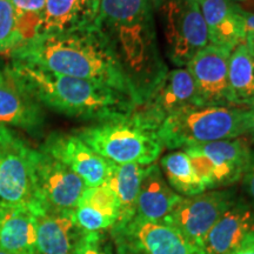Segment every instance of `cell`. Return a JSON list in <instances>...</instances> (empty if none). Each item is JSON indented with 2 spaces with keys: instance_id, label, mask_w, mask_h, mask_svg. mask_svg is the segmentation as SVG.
<instances>
[{
  "instance_id": "6da1fadb",
  "label": "cell",
  "mask_w": 254,
  "mask_h": 254,
  "mask_svg": "<svg viewBox=\"0 0 254 254\" xmlns=\"http://www.w3.org/2000/svg\"><path fill=\"white\" fill-rule=\"evenodd\" d=\"M95 26L141 106L168 72L152 0H100Z\"/></svg>"
},
{
  "instance_id": "7a4b0ae2",
  "label": "cell",
  "mask_w": 254,
  "mask_h": 254,
  "mask_svg": "<svg viewBox=\"0 0 254 254\" xmlns=\"http://www.w3.org/2000/svg\"><path fill=\"white\" fill-rule=\"evenodd\" d=\"M8 57L11 62L106 85L127 94L136 104L131 85L95 25L82 30L38 34Z\"/></svg>"
},
{
  "instance_id": "3957f363",
  "label": "cell",
  "mask_w": 254,
  "mask_h": 254,
  "mask_svg": "<svg viewBox=\"0 0 254 254\" xmlns=\"http://www.w3.org/2000/svg\"><path fill=\"white\" fill-rule=\"evenodd\" d=\"M4 75L41 106L86 122L120 118L138 107L131 97L106 85L58 74L28 64L11 62Z\"/></svg>"
},
{
  "instance_id": "277c9868",
  "label": "cell",
  "mask_w": 254,
  "mask_h": 254,
  "mask_svg": "<svg viewBox=\"0 0 254 254\" xmlns=\"http://www.w3.org/2000/svg\"><path fill=\"white\" fill-rule=\"evenodd\" d=\"M100 157L116 164H154L164 150L159 127L138 110L120 118L92 123L73 129Z\"/></svg>"
},
{
  "instance_id": "5b68a950",
  "label": "cell",
  "mask_w": 254,
  "mask_h": 254,
  "mask_svg": "<svg viewBox=\"0 0 254 254\" xmlns=\"http://www.w3.org/2000/svg\"><path fill=\"white\" fill-rule=\"evenodd\" d=\"M251 111L237 106L190 105L168 117L159 127V136L168 150L246 136Z\"/></svg>"
},
{
  "instance_id": "8992f818",
  "label": "cell",
  "mask_w": 254,
  "mask_h": 254,
  "mask_svg": "<svg viewBox=\"0 0 254 254\" xmlns=\"http://www.w3.org/2000/svg\"><path fill=\"white\" fill-rule=\"evenodd\" d=\"M152 5L165 58L176 67H186L209 45L199 0H152Z\"/></svg>"
},
{
  "instance_id": "52a82bcc",
  "label": "cell",
  "mask_w": 254,
  "mask_h": 254,
  "mask_svg": "<svg viewBox=\"0 0 254 254\" xmlns=\"http://www.w3.org/2000/svg\"><path fill=\"white\" fill-rule=\"evenodd\" d=\"M206 190L233 186L243 179L252 147L246 136L184 148Z\"/></svg>"
},
{
  "instance_id": "ba28073f",
  "label": "cell",
  "mask_w": 254,
  "mask_h": 254,
  "mask_svg": "<svg viewBox=\"0 0 254 254\" xmlns=\"http://www.w3.org/2000/svg\"><path fill=\"white\" fill-rule=\"evenodd\" d=\"M33 152L20 135L0 124V204L27 206L37 213Z\"/></svg>"
},
{
  "instance_id": "9c48e42d",
  "label": "cell",
  "mask_w": 254,
  "mask_h": 254,
  "mask_svg": "<svg viewBox=\"0 0 254 254\" xmlns=\"http://www.w3.org/2000/svg\"><path fill=\"white\" fill-rule=\"evenodd\" d=\"M33 182L36 214L45 211H72L87 189L80 177L39 148L33 152Z\"/></svg>"
},
{
  "instance_id": "30bf717a",
  "label": "cell",
  "mask_w": 254,
  "mask_h": 254,
  "mask_svg": "<svg viewBox=\"0 0 254 254\" xmlns=\"http://www.w3.org/2000/svg\"><path fill=\"white\" fill-rule=\"evenodd\" d=\"M234 190H209L183 196L163 222L176 227L190 243L202 250L206 237L215 222L237 199Z\"/></svg>"
},
{
  "instance_id": "8fae6325",
  "label": "cell",
  "mask_w": 254,
  "mask_h": 254,
  "mask_svg": "<svg viewBox=\"0 0 254 254\" xmlns=\"http://www.w3.org/2000/svg\"><path fill=\"white\" fill-rule=\"evenodd\" d=\"M231 53L208 45L190 60L186 68L194 82L195 105L233 106L228 84Z\"/></svg>"
},
{
  "instance_id": "7c38bea8",
  "label": "cell",
  "mask_w": 254,
  "mask_h": 254,
  "mask_svg": "<svg viewBox=\"0 0 254 254\" xmlns=\"http://www.w3.org/2000/svg\"><path fill=\"white\" fill-rule=\"evenodd\" d=\"M113 240H123L145 254H205L176 227L165 222L133 218L119 228H111Z\"/></svg>"
},
{
  "instance_id": "4fadbf2b",
  "label": "cell",
  "mask_w": 254,
  "mask_h": 254,
  "mask_svg": "<svg viewBox=\"0 0 254 254\" xmlns=\"http://www.w3.org/2000/svg\"><path fill=\"white\" fill-rule=\"evenodd\" d=\"M39 150L66 165L84 180L87 187L99 186L106 182L110 161L100 157L73 133H51Z\"/></svg>"
},
{
  "instance_id": "5bb4252c",
  "label": "cell",
  "mask_w": 254,
  "mask_h": 254,
  "mask_svg": "<svg viewBox=\"0 0 254 254\" xmlns=\"http://www.w3.org/2000/svg\"><path fill=\"white\" fill-rule=\"evenodd\" d=\"M190 105H195L194 82L186 67H176L168 69L150 98L136 110L146 120L160 127L168 117Z\"/></svg>"
},
{
  "instance_id": "9a60e30c",
  "label": "cell",
  "mask_w": 254,
  "mask_h": 254,
  "mask_svg": "<svg viewBox=\"0 0 254 254\" xmlns=\"http://www.w3.org/2000/svg\"><path fill=\"white\" fill-rule=\"evenodd\" d=\"M207 27L209 45L232 51L245 43L244 9L233 0H199Z\"/></svg>"
},
{
  "instance_id": "2e32d148",
  "label": "cell",
  "mask_w": 254,
  "mask_h": 254,
  "mask_svg": "<svg viewBox=\"0 0 254 254\" xmlns=\"http://www.w3.org/2000/svg\"><path fill=\"white\" fill-rule=\"evenodd\" d=\"M254 233V211L244 196H237L231 207L215 222L206 237L205 254H231Z\"/></svg>"
},
{
  "instance_id": "e0dca14e",
  "label": "cell",
  "mask_w": 254,
  "mask_h": 254,
  "mask_svg": "<svg viewBox=\"0 0 254 254\" xmlns=\"http://www.w3.org/2000/svg\"><path fill=\"white\" fill-rule=\"evenodd\" d=\"M37 254H73L85 236L72 211H45L36 214Z\"/></svg>"
},
{
  "instance_id": "ac0fdd59",
  "label": "cell",
  "mask_w": 254,
  "mask_h": 254,
  "mask_svg": "<svg viewBox=\"0 0 254 254\" xmlns=\"http://www.w3.org/2000/svg\"><path fill=\"white\" fill-rule=\"evenodd\" d=\"M182 198L168 185L158 164L147 165L139 189L134 218L163 222Z\"/></svg>"
},
{
  "instance_id": "d6986e66",
  "label": "cell",
  "mask_w": 254,
  "mask_h": 254,
  "mask_svg": "<svg viewBox=\"0 0 254 254\" xmlns=\"http://www.w3.org/2000/svg\"><path fill=\"white\" fill-rule=\"evenodd\" d=\"M99 6L100 0H46L38 34L59 33L94 26Z\"/></svg>"
},
{
  "instance_id": "ffe728a7",
  "label": "cell",
  "mask_w": 254,
  "mask_h": 254,
  "mask_svg": "<svg viewBox=\"0 0 254 254\" xmlns=\"http://www.w3.org/2000/svg\"><path fill=\"white\" fill-rule=\"evenodd\" d=\"M0 250L37 254L36 213L23 205L0 204Z\"/></svg>"
},
{
  "instance_id": "44dd1931",
  "label": "cell",
  "mask_w": 254,
  "mask_h": 254,
  "mask_svg": "<svg viewBox=\"0 0 254 254\" xmlns=\"http://www.w3.org/2000/svg\"><path fill=\"white\" fill-rule=\"evenodd\" d=\"M45 123L43 106L8 79L0 84V124L38 133Z\"/></svg>"
},
{
  "instance_id": "7402d4cb",
  "label": "cell",
  "mask_w": 254,
  "mask_h": 254,
  "mask_svg": "<svg viewBox=\"0 0 254 254\" xmlns=\"http://www.w3.org/2000/svg\"><path fill=\"white\" fill-rule=\"evenodd\" d=\"M146 166L110 161L109 176L105 183L114 190L119 201V217L112 228L125 226L135 217L136 199Z\"/></svg>"
},
{
  "instance_id": "603a6c76",
  "label": "cell",
  "mask_w": 254,
  "mask_h": 254,
  "mask_svg": "<svg viewBox=\"0 0 254 254\" xmlns=\"http://www.w3.org/2000/svg\"><path fill=\"white\" fill-rule=\"evenodd\" d=\"M228 84L232 105L254 110V55L245 43L232 51L228 62Z\"/></svg>"
},
{
  "instance_id": "cb8c5ba5",
  "label": "cell",
  "mask_w": 254,
  "mask_h": 254,
  "mask_svg": "<svg viewBox=\"0 0 254 254\" xmlns=\"http://www.w3.org/2000/svg\"><path fill=\"white\" fill-rule=\"evenodd\" d=\"M159 166L167 184L178 194L192 196L206 190L185 151L176 150L165 154Z\"/></svg>"
},
{
  "instance_id": "d4e9b609",
  "label": "cell",
  "mask_w": 254,
  "mask_h": 254,
  "mask_svg": "<svg viewBox=\"0 0 254 254\" xmlns=\"http://www.w3.org/2000/svg\"><path fill=\"white\" fill-rule=\"evenodd\" d=\"M26 41L11 0H0V55H9Z\"/></svg>"
},
{
  "instance_id": "484cf974",
  "label": "cell",
  "mask_w": 254,
  "mask_h": 254,
  "mask_svg": "<svg viewBox=\"0 0 254 254\" xmlns=\"http://www.w3.org/2000/svg\"><path fill=\"white\" fill-rule=\"evenodd\" d=\"M78 204L90 206L105 217L111 219L114 224L119 217V201L114 190L106 183L95 187H87L82 193Z\"/></svg>"
},
{
  "instance_id": "4316f807",
  "label": "cell",
  "mask_w": 254,
  "mask_h": 254,
  "mask_svg": "<svg viewBox=\"0 0 254 254\" xmlns=\"http://www.w3.org/2000/svg\"><path fill=\"white\" fill-rule=\"evenodd\" d=\"M11 1L20 18L26 41L31 40L38 34L46 0H11Z\"/></svg>"
},
{
  "instance_id": "83f0119b",
  "label": "cell",
  "mask_w": 254,
  "mask_h": 254,
  "mask_svg": "<svg viewBox=\"0 0 254 254\" xmlns=\"http://www.w3.org/2000/svg\"><path fill=\"white\" fill-rule=\"evenodd\" d=\"M73 254H113V249L104 232H86Z\"/></svg>"
},
{
  "instance_id": "f1b7e54d",
  "label": "cell",
  "mask_w": 254,
  "mask_h": 254,
  "mask_svg": "<svg viewBox=\"0 0 254 254\" xmlns=\"http://www.w3.org/2000/svg\"><path fill=\"white\" fill-rule=\"evenodd\" d=\"M241 180H243V187L246 194L245 199L254 211V148H252L250 163L247 165L246 172Z\"/></svg>"
},
{
  "instance_id": "f546056e",
  "label": "cell",
  "mask_w": 254,
  "mask_h": 254,
  "mask_svg": "<svg viewBox=\"0 0 254 254\" xmlns=\"http://www.w3.org/2000/svg\"><path fill=\"white\" fill-rule=\"evenodd\" d=\"M231 254H254V233L247 237L241 243V245Z\"/></svg>"
},
{
  "instance_id": "4dcf8cb0",
  "label": "cell",
  "mask_w": 254,
  "mask_h": 254,
  "mask_svg": "<svg viewBox=\"0 0 254 254\" xmlns=\"http://www.w3.org/2000/svg\"><path fill=\"white\" fill-rule=\"evenodd\" d=\"M113 243L116 244L117 254H145L142 251L138 250L136 247L129 245V244L123 240H113Z\"/></svg>"
},
{
  "instance_id": "1f68e13d",
  "label": "cell",
  "mask_w": 254,
  "mask_h": 254,
  "mask_svg": "<svg viewBox=\"0 0 254 254\" xmlns=\"http://www.w3.org/2000/svg\"><path fill=\"white\" fill-rule=\"evenodd\" d=\"M244 20H245L246 34L254 32V12L244 9Z\"/></svg>"
},
{
  "instance_id": "d6a6232c",
  "label": "cell",
  "mask_w": 254,
  "mask_h": 254,
  "mask_svg": "<svg viewBox=\"0 0 254 254\" xmlns=\"http://www.w3.org/2000/svg\"><path fill=\"white\" fill-rule=\"evenodd\" d=\"M246 138L249 139L250 142H253L254 144V110L251 111L250 126H249V131H247Z\"/></svg>"
},
{
  "instance_id": "836d02e7",
  "label": "cell",
  "mask_w": 254,
  "mask_h": 254,
  "mask_svg": "<svg viewBox=\"0 0 254 254\" xmlns=\"http://www.w3.org/2000/svg\"><path fill=\"white\" fill-rule=\"evenodd\" d=\"M245 44L246 46L249 47V50L254 55V32H251V33L246 34V39H245Z\"/></svg>"
},
{
  "instance_id": "e575fe53",
  "label": "cell",
  "mask_w": 254,
  "mask_h": 254,
  "mask_svg": "<svg viewBox=\"0 0 254 254\" xmlns=\"http://www.w3.org/2000/svg\"><path fill=\"white\" fill-rule=\"evenodd\" d=\"M233 1L237 2L243 8L254 7V0H233Z\"/></svg>"
},
{
  "instance_id": "d590c367",
  "label": "cell",
  "mask_w": 254,
  "mask_h": 254,
  "mask_svg": "<svg viewBox=\"0 0 254 254\" xmlns=\"http://www.w3.org/2000/svg\"><path fill=\"white\" fill-rule=\"evenodd\" d=\"M4 81H6V78H5L4 73L0 72V84H1V82H4Z\"/></svg>"
},
{
  "instance_id": "8d00e7d4",
  "label": "cell",
  "mask_w": 254,
  "mask_h": 254,
  "mask_svg": "<svg viewBox=\"0 0 254 254\" xmlns=\"http://www.w3.org/2000/svg\"><path fill=\"white\" fill-rule=\"evenodd\" d=\"M0 254H11V253H8V252H5V251L0 250Z\"/></svg>"
}]
</instances>
